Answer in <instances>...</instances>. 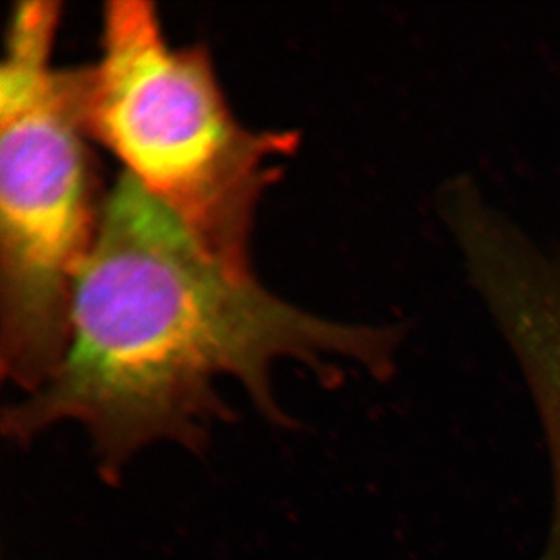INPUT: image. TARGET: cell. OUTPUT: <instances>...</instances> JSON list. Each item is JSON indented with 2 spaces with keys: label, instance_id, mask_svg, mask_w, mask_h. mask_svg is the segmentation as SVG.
Masks as SVG:
<instances>
[{
  "label": "cell",
  "instance_id": "obj_1",
  "mask_svg": "<svg viewBox=\"0 0 560 560\" xmlns=\"http://www.w3.org/2000/svg\"><path fill=\"white\" fill-rule=\"evenodd\" d=\"M407 340V324L331 319L276 296L124 172L73 283L60 366L3 411V434L27 444L58 423H79L114 481L149 445L201 448L210 425L231 415L217 393L221 377L285 425L272 393L278 361H300L324 383L340 377L338 363L389 382Z\"/></svg>",
  "mask_w": 560,
  "mask_h": 560
},
{
  "label": "cell",
  "instance_id": "obj_3",
  "mask_svg": "<svg viewBox=\"0 0 560 560\" xmlns=\"http://www.w3.org/2000/svg\"><path fill=\"white\" fill-rule=\"evenodd\" d=\"M58 0L11 10L0 65V363L33 394L69 341L73 283L97 231L79 68L54 65Z\"/></svg>",
  "mask_w": 560,
  "mask_h": 560
},
{
  "label": "cell",
  "instance_id": "obj_4",
  "mask_svg": "<svg viewBox=\"0 0 560 560\" xmlns=\"http://www.w3.org/2000/svg\"><path fill=\"white\" fill-rule=\"evenodd\" d=\"M470 289L521 371L536 408L551 471V511L534 560H560V249L481 200L447 231Z\"/></svg>",
  "mask_w": 560,
  "mask_h": 560
},
{
  "label": "cell",
  "instance_id": "obj_2",
  "mask_svg": "<svg viewBox=\"0 0 560 560\" xmlns=\"http://www.w3.org/2000/svg\"><path fill=\"white\" fill-rule=\"evenodd\" d=\"M79 77L88 136L206 248L250 270L257 202L298 135L238 121L209 50L172 46L149 0L105 3L101 55Z\"/></svg>",
  "mask_w": 560,
  "mask_h": 560
}]
</instances>
